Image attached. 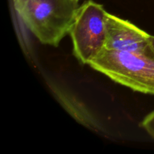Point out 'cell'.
Masks as SVG:
<instances>
[{
	"label": "cell",
	"mask_w": 154,
	"mask_h": 154,
	"mask_svg": "<svg viewBox=\"0 0 154 154\" xmlns=\"http://www.w3.org/2000/svg\"><path fill=\"white\" fill-rule=\"evenodd\" d=\"M15 11L44 45L57 47L69 34L80 5L75 0H13Z\"/></svg>",
	"instance_id": "cell-1"
},
{
	"label": "cell",
	"mask_w": 154,
	"mask_h": 154,
	"mask_svg": "<svg viewBox=\"0 0 154 154\" xmlns=\"http://www.w3.org/2000/svg\"><path fill=\"white\" fill-rule=\"evenodd\" d=\"M90 66L116 83L135 91L154 95V48L142 52H123L104 48Z\"/></svg>",
	"instance_id": "cell-2"
},
{
	"label": "cell",
	"mask_w": 154,
	"mask_h": 154,
	"mask_svg": "<svg viewBox=\"0 0 154 154\" xmlns=\"http://www.w3.org/2000/svg\"><path fill=\"white\" fill-rule=\"evenodd\" d=\"M103 6L93 0L78 8L69 35L75 57L83 64H90L105 47L106 29Z\"/></svg>",
	"instance_id": "cell-3"
},
{
	"label": "cell",
	"mask_w": 154,
	"mask_h": 154,
	"mask_svg": "<svg viewBox=\"0 0 154 154\" xmlns=\"http://www.w3.org/2000/svg\"><path fill=\"white\" fill-rule=\"evenodd\" d=\"M105 48L123 52H142L151 48L150 36L128 20L106 12Z\"/></svg>",
	"instance_id": "cell-4"
},
{
	"label": "cell",
	"mask_w": 154,
	"mask_h": 154,
	"mask_svg": "<svg viewBox=\"0 0 154 154\" xmlns=\"http://www.w3.org/2000/svg\"><path fill=\"white\" fill-rule=\"evenodd\" d=\"M141 126L154 139V111L146 116L141 123Z\"/></svg>",
	"instance_id": "cell-5"
},
{
	"label": "cell",
	"mask_w": 154,
	"mask_h": 154,
	"mask_svg": "<svg viewBox=\"0 0 154 154\" xmlns=\"http://www.w3.org/2000/svg\"><path fill=\"white\" fill-rule=\"evenodd\" d=\"M150 42H151L152 45H153V48H154V36H150Z\"/></svg>",
	"instance_id": "cell-6"
},
{
	"label": "cell",
	"mask_w": 154,
	"mask_h": 154,
	"mask_svg": "<svg viewBox=\"0 0 154 154\" xmlns=\"http://www.w3.org/2000/svg\"><path fill=\"white\" fill-rule=\"evenodd\" d=\"M75 1H76V2H79V1H80V0H75Z\"/></svg>",
	"instance_id": "cell-7"
}]
</instances>
